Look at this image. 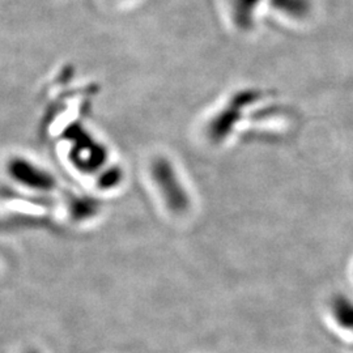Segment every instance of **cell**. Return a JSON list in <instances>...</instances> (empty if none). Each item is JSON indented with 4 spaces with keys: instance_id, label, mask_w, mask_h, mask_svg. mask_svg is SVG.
Segmentation results:
<instances>
[{
    "instance_id": "7a4b0ae2",
    "label": "cell",
    "mask_w": 353,
    "mask_h": 353,
    "mask_svg": "<svg viewBox=\"0 0 353 353\" xmlns=\"http://www.w3.org/2000/svg\"><path fill=\"white\" fill-rule=\"evenodd\" d=\"M26 353H38L37 351H33V350H32V351H28V352Z\"/></svg>"
},
{
    "instance_id": "6da1fadb",
    "label": "cell",
    "mask_w": 353,
    "mask_h": 353,
    "mask_svg": "<svg viewBox=\"0 0 353 353\" xmlns=\"http://www.w3.org/2000/svg\"><path fill=\"white\" fill-rule=\"evenodd\" d=\"M272 6L288 16L292 17H303L309 12L307 0H271Z\"/></svg>"
}]
</instances>
